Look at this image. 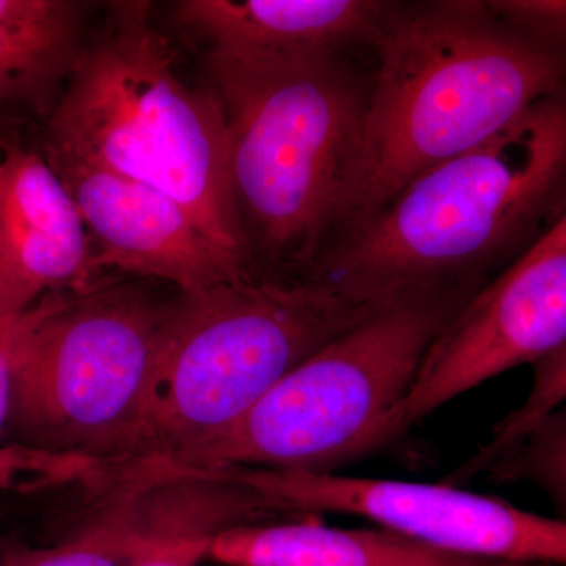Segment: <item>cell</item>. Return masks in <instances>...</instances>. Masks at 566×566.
<instances>
[{"label": "cell", "mask_w": 566, "mask_h": 566, "mask_svg": "<svg viewBox=\"0 0 566 566\" xmlns=\"http://www.w3.org/2000/svg\"><path fill=\"white\" fill-rule=\"evenodd\" d=\"M566 218L565 91L417 175L304 279L357 301L475 294Z\"/></svg>", "instance_id": "6da1fadb"}, {"label": "cell", "mask_w": 566, "mask_h": 566, "mask_svg": "<svg viewBox=\"0 0 566 566\" xmlns=\"http://www.w3.org/2000/svg\"><path fill=\"white\" fill-rule=\"evenodd\" d=\"M371 50L378 65L329 245L417 175L479 147L539 99L565 91V50L516 32L488 0L386 2Z\"/></svg>", "instance_id": "7a4b0ae2"}, {"label": "cell", "mask_w": 566, "mask_h": 566, "mask_svg": "<svg viewBox=\"0 0 566 566\" xmlns=\"http://www.w3.org/2000/svg\"><path fill=\"white\" fill-rule=\"evenodd\" d=\"M348 54L207 52L256 279H304L337 230L370 85Z\"/></svg>", "instance_id": "3957f363"}, {"label": "cell", "mask_w": 566, "mask_h": 566, "mask_svg": "<svg viewBox=\"0 0 566 566\" xmlns=\"http://www.w3.org/2000/svg\"><path fill=\"white\" fill-rule=\"evenodd\" d=\"M150 13L148 2L112 3L102 31L82 44L43 145L172 197L230 263L256 279L221 106L210 88L180 80Z\"/></svg>", "instance_id": "277c9868"}, {"label": "cell", "mask_w": 566, "mask_h": 566, "mask_svg": "<svg viewBox=\"0 0 566 566\" xmlns=\"http://www.w3.org/2000/svg\"><path fill=\"white\" fill-rule=\"evenodd\" d=\"M381 304L312 279L223 283L178 293L123 469L203 444Z\"/></svg>", "instance_id": "5b68a950"}, {"label": "cell", "mask_w": 566, "mask_h": 566, "mask_svg": "<svg viewBox=\"0 0 566 566\" xmlns=\"http://www.w3.org/2000/svg\"><path fill=\"white\" fill-rule=\"evenodd\" d=\"M474 294H419L378 305L282 376L222 433L129 469L137 485L222 469L329 472L371 453L379 424L411 385L424 349Z\"/></svg>", "instance_id": "8992f818"}, {"label": "cell", "mask_w": 566, "mask_h": 566, "mask_svg": "<svg viewBox=\"0 0 566 566\" xmlns=\"http://www.w3.org/2000/svg\"><path fill=\"white\" fill-rule=\"evenodd\" d=\"M144 281L96 279L46 294L7 323V424L32 452L118 463L177 294Z\"/></svg>", "instance_id": "52a82bcc"}, {"label": "cell", "mask_w": 566, "mask_h": 566, "mask_svg": "<svg viewBox=\"0 0 566 566\" xmlns=\"http://www.w3.org/2000/svg\"><path fill=\"white\" fill-rule=\"evenodd\" d=\"M255 491L279 512L344 513L457 556L565 565L566 524L455 485L329 472L222 469L208 474Z\"/></svg>", "instance_id": "ba28073f"}, {"label": "cell", "mask_w": 566, "mask_h": 566, "mask_svg": "<svg viewBox=\"0 0 566 566\" xmlns=\"http://www.w3.org/2000/svg\"><path fill=\"white\" fill-rule=\"evenodd\" d=\"M566 346V218L461 305L387 412L371 452L468 390Z\"/></svg>", "instance_id": "9c48e42d"}, {"label": "cell", "mask_w": 566, "mask_h": 566, "mask_svg": "<svg viewBox=\"0 0 566 566\" xmlns=\"http://www.w3.org/2000/svg\"><path fill=\"white\" fill-rule=\"evenodd\" d=\"M41 155L76 205L98 277L115 270L185 294L253 281L218 251L172 197L55 148L43 145Z\"/></svg>", "instance_id": "30bf717a"}, {"label": "cell", "mask_w": 566, "mask_h": 566, "mask_svg": "<svg viewBox=\"0 0 566 566\" xmlns=\"http://www.w3.org/2000/svg\"><path fill=\"white\" fill-rule=\"evenodd\" d=\"M99 279L76 205L41 153L6 144L0 158V326L46 294Z\"/></svg>", "instance_id": "8fae6325"}, {"label": "cell", "mask_w": 566, "mask_h": 566, "mask_svg": "<svg viewBox=\"0 0 566 566\" xmlns=\"http://www.w3.org/2000/svg\"><path fill=\"white\" fill-rule=\"evenodd\" d=\"M386 2L376 0H182L174 20L208 50L344 54L374 44Z\"/></svg>", "instance_id": "7c38bea8"}, {"label": "cell", "mask_w": 566, "mask_h": 566, "mask_svg": "<svg viewBox=\"0 0 566 566\" xmlns=\"http://www.w3.org/2000/svg\"><path fill=\"white\" fill-rule=\"evenodd\" d=\"M207 560L223 566H536L457 556L386 528H335L305 516L252 523L210 538Z\"/></svg>", "instance_id": "4fadbf2b"}, {"label": "cell", "mask_w": 566, "mask_h": 566, "mask_svg": "<svg viewBox=\"0 0 566 566\" xmlns=\"http://www.w3.org/2000/svg\"><path fill=\"white\" fill-rule=\"evenodd\" d=\"M81 20L59 24L0 22V107L46 106L82 50Z\"/></svg>", "instance_id": "5bb4252c"}, {"label": "cell", "mask_w": 566, "mask_h": 566, "mask_svg": "<svg viewBox=\"0 0 566 566\" xmlns=\"http://www.w3.org/2000/svg\"><path fill=\"white\" fill-rule=\"evenodd\" d=\"M535 381L523 408L495 428L491 441L449 479V485L480 474L506 460L554 416L566 394V346L534 364Z\"/></svg>", "instance_id": "9a60e30c"}, {"label": "cell", "mask_w": 566, "mask_h": 566, "mask_svg": "<svg viewBox=\"0 0 566 566\" xmlns=\"http://www.w3.org/2000/svg\"><path fill=\"white\" fill-rule=\"evenodd\" d=\"M148 542L147 527L132 520H115L61 545L0 551V566H134Z\"/></svg>", "instance_id": "2e32d148"}, {"label": "cell", "mask_w": 566, "mask_h": 566, "mask_svg": "<svg viewBox=\"0 0 566 566\" xmlns=\"http://www.w3.org/2000/svg\"><path fill=\"white\" fill-rule=\"evenodd\" d=\"M501 480L528 479L565 497V419L554 415L513 455L491 468Z\"/></svg>", "instance_id": "e0dca14e"}, {"label": "cell", "mask_w": 566, "mask_h": 566, "mask_svg": "<svg viewBox=\"0 0 566 566\" xmlns=\"http://www.w3.org/2000/svg\"><path fill=\"white\" fill-rule=\"evenodd\" d=\"M491 10L510 28L546 46L565 50L564 0H488Z\"/></svg>", "instance_id": "ac0fdd59"}, {"label": "cell", "mask_w": 566, "mask_h": 566, "mask_svg": "<svg viewBox=\"0 0 566 566\" xmlns=\"http://www.w3.org/2000/svg\"><path fill=\"white\" fill-rule=\"evenodd\" d=\"M147 528L150 542L134 566H200L207 560L211 535Z\"/></svg>", "instance_id": "d6986e66"}, {"label": "cell", "mask_w": 566, "mask_h": 566, "mask_svg": "<svg viewBox=\"0 0 566 566\" xmlns=\"http://www.w3.org/2000/svg\"><path fill=\"white\" fill-rule=\"evenodd\" d=\"M82 3L65 0H0L3 24H59L81 20Z\"/></svg>", "instance_id": "ffe728a7"}, {"label": "cell", "mask_w": 566, "mask_h": 566, "mask_svg": "<svg viewBox=\"0 0 566 566\" xmlns=\"http://www.w3.org/2000/svg\"><path fill=\"white\" fill-rule=\"evenodd\" d=\"M11 397V371L9 345H7V323L0 326V431L9 420Z\"/></svg>", "instance_id": "44dd1931"}]
</instances>
